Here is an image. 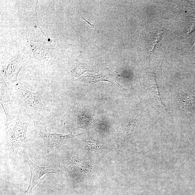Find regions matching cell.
<instances>
[{"mask_svg": "<svg viewBox=\"0 0 195 195\" xmlns=\"http://www.w3.org/2000/svg\"><path fill=\"white\" fill-rule=\"evenodd\" d=\"M43 94L42 90L29 91L20 82L7 86L1 81V103L6 122L21 116L33 120L34 125L42 124L51 112L42 102Z\"/></svg>", "mask_w": 195, "mask_h": 195, "instance_id": "cell-1", "label": "cell"}, {"mask_svg": "<svg viewBox=\"0 0 195 195\" xmlns=\"http://www.w3.org/2000/svg\"><path fill=\"white\" fill-rule=\"evenodd\" d=\"M34 126V128L30 132L32 138L26 140V146L42 155L56 152L60 147L73 141L77 140L76 137L84 134L73 135L74 130H72L70 133L63 135L47 132L46 126L42 124L35 125Z\"/></svg>", "mask_w": 195, "mask_h": 195, "instance_id": "cell-2", "label": "cell"}, {"mask_svg": "<svg viewBox=\"0 0 195 195\" xmlns=\"http://www.w3.org/2000/svg\"><path fill=\"white\" fill-rule=\"evenodd\" d=\"M30 123V122H22L19 116L15 119L6 122L4 148L7 156L14 165L17 164V154L22 143L27 138L28 128Z\"/></svg>", "mask_w": 195, "mask_h": 195, "instance_id": "cell-3", "label": "cell"}, {"mask_svg": "<svg viewBox=\"0 0 195 195\" xmlns=\"http://www.w3.org/2000/svg\"><path fill=\"white\" fill-rule=\"evenodd\" d=\"M27 56L19 53L1 64V81L9 86L17 82V76L22 69L29 64Z\"/></svg>", "mask_w": 195, "mask_h": 195, "instance_id": "cell-4", "label": "cell"}, {"mask_svg": "<svg viewBox=\"0 0 195 195\" xmlns=\"http://www.w3.org/2000/svg\"><path fill=\"white\" fill-rule=\"evenodd\" d=\"M26 160L30 167L31 176L28 189L25 192L24 195H30L35 185L48 174L57 173L58 169L53 163L48 167H41L32 162L27 155Z\"/></svg>", "mask_w": 195, "mask_h": 195, "instance_id": "cell-5", "label": "cell"}, {"mask_svg": "<svg viewBox=\"0 0 195 195\" xmlns=\"http://www.w3.org/2000/svg\"><path fill=\"white\" fill-rule=\"evenodd\" d=\"M111 80H112L109 79L108 76L100 75L95 76H82L76 81L80 82H85L91 84H95L100 81H107L113 84Z\"/></svg>", "mask_w": 195, "mask_h": 195, "instance_id": "cell-6", "label": "cell"}, {"mask_svg": "<svg viewBox=\"0 0 195 195\" xmlns=\"http://www.w3.org/2000/svg\"><path fill=\"white\" fill-rule=\"evenodd\" d=\"M179 99L181 106L185 109H191L195 104V97L194 95L184 94L181 95Z\"/></svg>", "mask_w": 195, "mask_h": 195, "instance_id": "cell-7", "label": "cell"}, {"mask_svg": "<svg viewBox=\"0 0 195 195\" xmlns=\"http://www.w3.org/2000/svg\"><path fill=\"white\" fill-rule=\"evenodd\" d=\"M89 71L86 66L81 64H77L72 71V76L73 78L79 77L87 71Z\"/></svg>", "mask_w": 195, "mask_h": 195, "instance_id": "cell-8", "label": "cell"}, {"mask_svg": "<svg viewBox=\"0 0 195 195\" xmlns=\"http://www.w3.org/2000/svg\"><path fill=\"white\" fill-rule=\"evenodd\" d=\"M81 146L86 149H95L98 148V143L95 140H86L82 142Z\"/></svg>", "mask_w": 195, "mask_h": 195, "instance_id": "cell-9", "label": "cell"}, {"mask_svg": "<svg viewBox=\"0 0 195 195\" xmlns=\"http://www.w3.org/2000/svg\"><path fill=\"white\" fill-rule=\"evenodd\" d=\"M195 28V21H192V25L190 26V28L189 29V31L187 34L186 37H187L188 35L190 34V33H191L194 30Z\"/></svg>", "mask_w": 195, "mask_h": 195, "instance_id": "cell-10", "label": "cell"}, {"mask_svg": "<svg viewBox=\"0 0 195 195\" xmlns=\"http://www.w3.org/2000/svg\"><path fill=\"white\" fill-rule=\"evenodd\" d=\"M194 48H195V38L194 39L193 43L192 44V45L190 46L189 49H188V50L187 51H186V52H185V53L186 52H188V51H189L191 50H193V49Z\"/></svg>", "mask_w": 195, "mask_h": 195, "instance_id": "cell-11", "label": "cell"}]
</instances>
